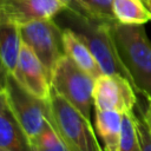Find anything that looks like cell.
<instances>
[{"instance_id": "cell-1", "label": "cell", "mask_w": 151, "mask_h": 151, "mask_svg": "<svg viewBox=\"0 0 151 151\" xmlns=\"http://www.w3.org/2000/svg\"><path fill=\"white\" fill-rule=\"evenodd\" d=\"M110 28L117 53L137 94L151 99V41L144 25H127L113 20Z\"/></svg>"}, {"instance_id": "cell-2", "label": "cell", "mask_w": 151, "mask_h": 151, "mask_svg": "<svg viewBox=\"0 0 151 151\" xmlns=\"http://www.w3.org/2000/svg\"><path fill=\"white\" fill-rule=\"evenodd\" d=\"M57 17H60V21L65 24L60 25L61 27L71 28L86 44L97 59L103 73L122 76L132 84L131 77L123 65L112 39L110 24L113 20L83 17L68 9L63 11Z\"/></svg>"}, {"instance_id": "cell-3", "label": "cell", "mask_w": 151, "mask_h": 151, "mask_svg": "<svg viewBox=\"0 0 151 151\" xmlns=\"http://www.w3.org/2000/svg\"><path fill=\"white\" fill-rule=\"evenodd\" d=\"M47 101L51 124L70 151H105L99 144L91 119L53 90Z\"/></svg>"}, {"instance_id": "cell-4", "label": "cell", "mask_w": 151, "mask_h": 151, "mask_svg": "<svg viewBox=\"0 0 151 151\" xmlns=\"http://www.w3.org/2000/svg\"><path fill=\"white\" fill-rule=\"evenodd\" d=\"M94 80L66 54L57 63L51 77L52 90L65 98L86 118L91 119Z\"/></svg>"}, {"instance_id": "cell-5", "label": "cell", "mask_w": 151, "mask_h": 151, "mask_svg": "<svg viewBox=\"0 0 151 151\" xmlns=\"http://www.w3.org/2000/svg\"><path fill=\"white\" fill-rule=\"evenodd\" d=\"M4 92L11 111L32 143L50 123L48 99H40L28 92L12 74L7 77Z\"/></svg>"}, {"instance_id": "cell-6", "label": "cell", "mask_w": 151, "mask_h": 151, "mask_svg": "<svg viewBox=\"0 0 151 151\" xmlns=\"http://www.w3.org/2000/svg\"><path fill=\"white\" fill-rule=\"evenodd\" d=\"M20 35L45 66L50 79L57 63L65 55L63 27L54 19H42L20 25Z\"/></svg>"}, {"instance_id": "cell-7", "label": "cell", "mask_w": 151, "mask_h": 151, "mask_svg": "<svg viewBox=\"0 0 151 151\" xmlns=\"http://www.w3.org/2000/svg\"><path fill=\"white\" fill-rule=\"evenodd\" d=\"M137 104V92L126 78L107 73L96 78L93 87L96 110H110L124 114L132 111Z\"/></svg>"}, {"instance_id": "cell-8", "label": "cell", "mask_w": 151, "mask_h": 151, "mask_svg": "<svg viewBox=\"0 0 151 151\" xmlns=\"http://www.w3.org/2000/svg\"><path fill=\"white\" fill-rule=\"evenodd\" d=\"M12 76L24 88L35 97L44 100L50 98L52 90L50 76L35 53L24 42Z\"/></svg>"}, {"instance_id": "cell-9", "label": "cell", "mask_w": 151, "mask_h": 151, "mask_svg": "<svg viewBox=\"0 0 151 151\" xmlns=\"http://www.w3.org/2000/svg\"><path fill=\"white\" fill-rule=\"evenodd\" d=\"M67 9L61 0H0V17L24 25L35 20L54 19Z\"/></svg>"}, {"instance_id": "cell-10", "label": "cell", "mask_w": 151, "mask_h": 151, "mask_svg": "<svg viewBox=\"0 0 151 151\" xmlns=\"http://www.w3.org/2000/svg\"><path fill=\"white\" fill-rule=\"evenodd\" d=\"M0 146L11 151H34L31 140L11 111L7 100L0 105Z\"/></svg>"}, {"instance_id": "cell-11", "label": "cell", "mask_w": 151, "mask_h": 151, "mask_svg": "<svg viewBox=\"0 0 151 151\" xmlns=\"http://www.w3.org/2000/svg\"><path fill=\"white\" fill-rule=\"evenodd\" d=\"M21 46L19 25L0 17V65L7 74H13Z\"/></svg>"}, {"instance_id": "cell-12", "label": "cell", "mask_w": 151, "mask_h": 151, "mask_svg": "<svg viewBox=\"0 0 151 151\" xmlns=\"http://www.w3.org/2000/svg\"><path fill=\"white\" fill-rule=\"evenodd\" d=\"M96 132L104 144L105 151H119L122 140L123 114L117 111L94 109Z\"/></svg>"}, {"instance_id": "cell-13", "label": "cell", "mask_w": 151, "mask_h": 151, "mask_svg": "<svg viewBox=\"0 0 151 151\" xmlns=\"http://www.w3.org/2000/svg\"><path fill=\"white\" fill-rule=\"evenodd\" d=\"M63 41L65 54L70 57L80 68L93 78L99 77L103 71L86 44L68 27H63Z\"/></svg>"}, {"instance_id": "cell-14", "label": "cell", "mask_w": 151, "mask_h": 151, "mask_svg": "<svg viewBox=\"0 0 151 151\" xmlns=\"http://www.w3.org/2000/svg\"><path fill=\"white\" fill-rule=\"evenodd\" d=\"M114 20L127 25H144L151 21V12L143 0H112Z\"/></svg>"}, {"instance_id": "cell-15", "label": "cell", "mask_w": 151, "mask_h": 151, "mask_svg": "<svg viewBox=\"0 0 151 151\" xmlns=\"http://www.w3.org/2000/svg\"><path fill=\"white\" fill-rule=\"evenodd\" d=\"M119 151H142L139 136L136 126L134 110L123 114L122 140Z\"/></svg>"}, {"instance_id": "cell-16", "label": "cell", "mask_w": 151, "mask_h": 151, "mask_svg": "<svg viewBox=\"0 0 151 151\" xmlns=\"http://www.w3.org/2000/svg\"><path fill=\"white\" fill-rule=\"evenodd\" d=\"M34 151H70L60 136L54 130L51 120L42 132L32 142Z\"/></svg>"}, {"instance_id": "cell-17", "label": "cell", "mask_w": 151, "mask_h": 151, "mask_svg": "<svg viewBox=\"0 0 151 151\" xmlns=\"http://www.w3.org/2000/svg\"><path fill=\"white\" fill-rule=\"evenodd\" d=\"M91 13L92 17L104 19V20H114L112 12V0H79Z\"/></svg>"}, {"instance_id": "cell-18", "label": "cell", "mask_w": 151, "mask_h": 151, "mask_svg": "<svg viewBox=\"0 0 151 151\" xmlns=\"http://www.w3.org/2000/svg\"><path fill=\"white\" fill-rule=\"evenodd\" d=\"M134 117H136V126H137V131L139 136L142 151H151V132L143 117L140 106H138L137 112H134Z\"/></svg>"}, {"instance_id": "cell-19", "label": "cell", "mask_w": 151, "mask_h": 151, "mask_svg": "<svg viewBox=\"0 0 151 151\" xmlns=\"http://www.w3.org/2000/svg\"><path fill=\"white\" fill-rule=\"evenodd\" d=\"M64 2V5L66 6V8L78 15H83V17H90V18H94L91 15V13L87 11V8L79 1V0H61Z\"/></svg>"}, {"instance_id": "cell-20", "label": "cell", "mask_w": 151, "mask_h": 151, "mask_svg": "<svg viewBox=\"0 0 151 151\" xmlns=\"http://www.w3.org/2000/svg\"><path fill=\"white\" fill-rule=\"evenodd\" d=\"M145 100H146L145 107L144 109L140 107V110H142L143 117H144V119L146 122V125H147V127H149V130L151 132V99H145Z\"/></svg>"}, {"instance_id": "cell-21", "label": "cell", "mask_w": 151, "mask_h": 151, "mask_svg": "<svg viewBox=\"0 0 151 151\" xmlns=\"http://www.w3.org/2000/svg\"><path fill=\"white\" fill-rule=\"evenodd\" d=\"M7 72L2 68V66L0 65V92H2L5 90V86H6V80H7Z\"/></svg>"}, {"instance_id": "cell-22", "label": "cell", "mask_w": 151, "mask_h": 151, "mask_svg": "<svg viewBox=\"0 0 151 151\" xmlns=\"http://www.w3.org/2000/svg\"><path fill=\"white\" fill-rule=\"evenodd\" d=\"M6 101V96H5V92H0V105H2Z\"/></svg>"}, {"instance_id": "cell-23", "label": "cell", "mask_w": 151, "mask_h": 151, "mask_svg": "<svg viewBox=\"0 0 151 151\" xmlns=\"http://www.w3.org/2000/svg\"><path fill=\"white\" fill-rule=\"evenodd\" d=\"M145 5L147 6V8H149V9H150V12H151V0L146 1V2H145Z\"/></svg>"}, {"instance_id": "cell-24", "label": "cell", "mask_w": 151, "mask_h": 151, "mask_svg": "<svg viewBox=\"0 0 151 151\" xmlns=\"http://www.w3.org/2000/svg\"><path fill=\"white\" fill-rule=\"evenodd\" d=\"M0 151H11V150H8V149H5V147H1V146H0Z\"/></svg>"}, {"instance_id": "cell-25", "label": "cell", "mask_w": 151, "mask_h": 151, "mask_svg": "<svg viewBox=\"0 0 151 151\" xmlns=\"http://www.w3.org/2000/svg\"><path fill=\"white\" fill-rule=\"evenodd\" d=\"M143 1H144V2H146V1H149V0H143Z\"/></svg>"}]
</instances>
